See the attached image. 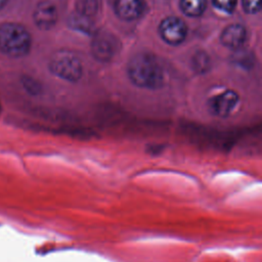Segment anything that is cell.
Masks as SVG:
<instances>
[{
    "label": "cell",
    "instance_id": "cell-1",
    "mask_svg": "<svg viewBox=\"0 0 262 262\" xmlns=\"http://www.w3.org/2000/svg\"><path fill=\"white\" fill-rule=\"evenodd\" d=\"M127 71L130 81L137 87L156 90L164 85V71L157 58L148 53L134 55Z\"/></svg>",
    "mask_w": 262,
    "mask_h": 262
},
{
    "label": "cell",
    "instance_id": "cell-2",
    "mask_svg": "<svg viewBox=\"0 0 262 262\" xmlns=\"http://www.w3.org/2000/svg\"><path fill=\"white\" fill-rule=\"evenodd\" d=\"M32 38L28 30L16 23L0 25V51L9 57H23L30 51Z\"/></svg>",
    "mask_w": 262,
    "mask_h": 262
},
{
    "label": "cell",
    "instance_id": "cell-3",
    "mask_svg": "<svg viewBox=\"0 0 262 262\" xmlns=\"http://www.w3.org/2000/svg\"><path fill=\"white\" fill-rule=\"evenodd\" d=\"M49 70L53 75L69 82L79 81L83 73L81 60L69 50L56 51L50 58Z\"/></svg>",
    "mask_w": 262,
    "mask_h": 262
},
{
    "label": "cell",
    "instance_id": "cell-4",
    "mask_svg": "<svg viewBox=\"0 0 262 262\" xmlns=\"http://www.w3.org/2000/svg\"><path fill=\"white\" fill-rule=\"evenodd\" d=\"M238 103V93L232 89H227L210 97L207 106L212 116L217 118H227L234 112Z\"/></svg>",
    "mask_w": 262,
    "mask_h": 262
},
{
    "label": "cell",
    "instance_id": "cell-5",
    "mask_svg": "<svg viewBox=\"0 0 262 262\" xmlns=\"http://www.w3.org/2000/svg\"><path fill=\"white\" fill-rule=\"evenodd\" d=\"M162 39L170 45H178L182 43L187 34L185 23L175 16L165 18L159 28Z\"/></svg>",
    "mask_w": 262,
    "mask_h": 262
},
{
    "label": "cell",
    "instance_id": "cell-6",
    "mask_svg": "<svg viewBox=\"0 0 262 262\" xmlns=\"http://www.w3.org/2000/svg\"><path fill=\"white\" fill-rule=\"evenodd\" d=\"M91 51L96 59L104 62L108 61L118 51V41L112 34L100 32L92 40Z\"/></svg>",
    "mask_w": 262,
    "mask_h": 262
},
{
    "label": "cell",
    "instance_id": "cell-7",
    "mask_svg": "<svg viewBox=\"0 0 262 262\" xmlns=\"http://www.w3.org/2000/svg\"><path fill=\"white\" fill-rule=\"evenodd\" d=\"M33 19L35 25L41 30L53 28L57 21L56 7L49 1L39 2L34 10Z\"/></svg>",
    "mask_w": 262,
    "mask_h": 262
},
{
    "label": "cell",
    "instance_id": "cell-8",
    "mask_svg": "<svg viewBox=\"0 0 262 262\" xmlns=\"http://www.w3.org/2000/svg\"><path fill=\"white\" fill-rule=\"evenodd\" d=\"M247 38L246 28L239 24H232L226 27L220 36L221 43L231 49L242 47Z\"/></svg>",
    "mask_w": 262,
    "mask_h": 262
},
{
    "label": "cell",
    "instance_id": "cell-9",
    "mask_svg": "<svg viewBox=\"0 0 262 262\" xmlns=\"http://www.w3.org/2000/svg\"><path fill=\"white\" fill-rule=\"evenodd\" d=\"M115 11L124 20H134L141 15L143 3L141 0H116Z\"/></svg>",
    "mask_w": 262,
    "mask_h": 262
},
{
    "label": "cell",
    "instance_id": "cell-10",
    "mask_svg": "<svg viewBox=\"0 0 262 262\" xmlns=\"http://www.w3.org/2000/svg\"><path fill=\"white\" fill-rule=\"evenodd\" d=\"M180 8L186 15L196 17L204 13L206 0H180Z\"/></svg>",
    "mask_w": 262,
    "mask_h": 262
},
{
    "label": "cell",
    "instance_id": "cell-11",
    "mask_svg": "<svg viewBox=\"0 0 262 262\" xmlns=\"http://www.w3.org/2000/svg\"><path fill=\"white\" fill-rule=\"evenodd\" d=\"M192 67L198 74H205L211 68L209 55L204 51H198L192 57Z\"/></svg>",
    "mask_w": 262,
    "mask_h": 262
},
{
    "label": "cell",
    "instance_id": "cell-12",
    "mask_svg": "<svg viewBox=\"0 0 262 262\" xmlns=\"http://www.w3.org/2000/svg\"><path fill=\"white\" fill-rule=\"evenodd\" d=\"M99 7L98 0H78L76 3V8L79 14L90 17L96 14Z\"/></svg>",
    "mask_w": 262,
    "mask_h": 262
},
{
    "label": "cell",
    "instance_id": "cell-13",
    "mask_svg": "<svg viewBox=\"0 0 262 262\" xmlns=\"http://www.w3.org/2000/svg\"><path fill=\"white\" fill-rule=\"evenodd\" d=\"M89 17H86V16H83L81 14L79 15H73L72 18H71V25L73 26V28L77 29V30H80L82 32H85V33H89V32H92V25L91 23H89L88 20Z\"/></svg>",
    "mask_w": 262,
    "mask_h": 262
},
{
    "label": "cell",
    "instance_id": "cell-14",
    "mask_svg": "<svg viewBox=\"0 0 262 262\" xmlns=\"http://www.w3.org/2000/svg\"><path fill=\"white\" fill-rule=\"evenodd\" d=\"M213 5L226 13H231L235 6H236V0H212Z\"/></svg>",
    "mask_w": 262,
    "mask_h": 262
},
{
    "label": "cell",
    "instance_id": "cell-15",
    "mask_svg": "<svg viewBox=\"0 0 262 262\" xmlns=\"http://www.w3.org/2000/svg\"><path fill=\"white\" fill-rule=\"evenodd\" d=\"M243 8L247 13L254 14L261 9V0H242Z\"/></svg>",
    "mask_w": 262,
    "mask_h": 262
},
{
    "label": "cell",
    "instance_id": "cell-16",
    "mask_svg": "<svg viewBox=\"0 0 262 262\" xmlns=\"http://www.w3.org/2000/svg\"><path fill=\"white\" fill-rule=\"evenodd\" d=\"M7 2H8V0H0V10H2L6 6Z\"/></svg>",
    "mask_w": 262,
    "mask_h": 262
}]
</instances>
